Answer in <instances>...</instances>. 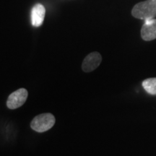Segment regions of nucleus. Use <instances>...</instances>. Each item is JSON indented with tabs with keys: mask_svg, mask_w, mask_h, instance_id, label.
Instances as JSON below:
<instances>
[{
	"mask_svg": "<svg viewBox=\"0 0 156 156\" xmlns=\"http://www.w3.org/2000/svg\"><path fill=\"white\" fill-rule=\"evenodd\" d=\"M135 18L147 20L156 17V0H146L134 5L132 10Z\"/></svg>",
	"mask_w": 156,
	"mask_h": 156,
	"instance_id": "f257e3e1",
	"label": "nucleus"
},
{
	"mask_svg": "<svg viewBox=\"0 0 156 156\" xmlns=\"http://www.w3.org/2000/svg\"><path fill=\"white\" fill-rule=\"evenodd\" d=\"M55 124V117L53 114L46 113L35 117L30 123L33 129L38 132H44L49 130Z\"/></svg>",
	"mask_w": 156,
	"mask_h": 156,
	"instance_id": "f03ea898",
	"label": "nucleus"
},
{
	"mask_svg": "<svg viewBox=\"0 0 156 156\" xmlns=\"http://www.w3.org/2000/svg\"><path fill=\"white\" fill-rule=\"evenodd\" d=\"M28 91L25 88H20L9 95L7 101V106L10 109L22 106L28 98Z\"/></svg>",
	"mask_w": 156,
	"mask_h": 156,
	"instance_id": "7ed1b4c3",
	"label": "nucleus"
},
{
	"mask_svg": "<svg viewBox=\"0 0 156 156\" xmlns=\"http://www.w3.org/2000/svg\"><path fill=\"white\" fill-rule=\"evenodd\" d=\"M102 61V56L98 52H92L89 54L82 64V69L85 73H90L98 67Z\"/></svg>",
	"mask_w": 156,
	"mask_h": 156,
	"instance_id": "20e7f679",
	"label": "nucleus"
},
{
	"mask_svg": "<svg viewBox=\"0 0 156 156\" xmlns=\"http://www.w3.org/2000/svg\"><path fill=\"white\" fill-rule=\"evenodd\" d=\"M141 37L145 41L156 38V19L145 20L141 29Z\"/></svg>",
	"mask_w": 156,
	"mask_h": 156,
	"instance_id": "39448f33",
	"label": "nucleus"
},
{
	"mask_svg": "<svg viewBox=\"0 0 156 156\" xmlns=\"http://www.w3.org/2000/svg\"><path fill=\"white\" fill-rule=\"evenodd\" d=\"M45 15H46V9L44 6L41 4H37L35 5L31 12V23L33 26H41L44 23Z\"/></svg>",
	"mask_w": 156,
	"mask_h": 156,
	"instance_id": "423d86ee",
	"label": "nucleus"
},
{
	"mask_svg": "<svg viewBox=\"0 0 156 156\" xmlns=\"http://www.w3.org/2000/svg\"><path fill=\"white\" fill-rule=\"evenodd\" d=\"M142 86L147 93L156 95V77L147 78L142 82Z\"/></svg>",
	"mask_w": 156,
	"mask_h": 156,
	"instance_id": "0eeeda50",
	"label": "nucleus"
}]
</instances>
